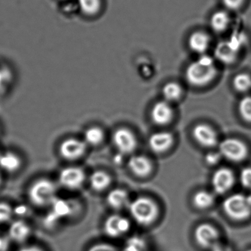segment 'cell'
I'll use <instances>...</instances> for the list:
<instances>
[{"label": "cell", "mask_w": 251, "mask_h": 251, "mask_svg": "<svg viewBox=\"0 0 251 251\" xmlns=\"http://www.w3.org/2000/svg\"><path fill=\"white\" fill-rule=\"evenodd\" d=\"M182 91L181 86L176 82H169L164 86L162 94L165 100L169 101H176L181 97Z\"/></svg>", "instance_id": "d4e9b609"}, {"label": "cell", "mask_w": 251, "mask_h": 251, "mask_svg": "<svg viewBox=\"0 0 251 251\" xmlns=\"http://www.w3.org/2000/svg\"><path fill=\"white\" fill-rule=\"evenodd\" d=\"M210 23L214 30L218 32H223L228 27L230 23V18L226 12H216L212 16Z\"/></svg>", "instance_id": "cb8c5ba5"}, {"label": "cell", "mask_w": 251, "mask_h": 251, "mask_svg": "<svg viewBox=\"0 0 251 251\" xmlns=\"http://www.w3.org/2000/svg\"><path fill=\"white\" fill-rule=\"evenodd\" d=\"M58 183L68 190H80L86 180V174L83 168L78 166L65 167L58 174Z\"/></svg>", "instance_id": "52a82bcc"}, {"label": "cell", "mask_w": 251, "mask_h": 251, "mask_svg": "<svg viewBox=\"0 0 251 251\" xmlns=\"http://www.w3.org/2000/svg\"><path fill=\"white\" fill-rule=\"evenodd\" d=\"M233 84L239 92H246L251 89V76L246 73L239 74L234 77Z\"/></svg>", "instance_id": "484cf974"}, {"label": "cell", "mask_w": 251, "mask_h": 251, "mask_svg": "<svg viewBox=\"0 0 251 251\" xmlns=\"http://www.w3.org/2000/svg\"><path fill=\"white\" fill-rule=\"evenodd\" d=\"M128 167L135 175L139 177L147 176L153 169L150 161L141 155L131 156L128 161Z\"/></svg>", "instance_id": "e0dca14e"}, {"label": "cell", "mask_w": 251, "mask_h": 251, "mask_svg": "<svg viewBox=\"0 0 251 251\" xmlns=\"http://www.w3.org/2000/svg\"><path fill=\"white\" fill-rule=\"evenodd\" d=\"M189 46L195 52L203 54L209 48V37L203 32H194L190 37Z\"/></svg>", "instance_id": "44dd1931"}, {"label": "cell", "mask_w": 251, "mask_h": 251, "mask_svg": "<svg viewBox=\"0 0 251 251\" xmlns=\"http://www.w3.org/2000/svg\"><path fill=\"white\" fill-rule=\"evenodd\" d=\"M173 137L168 131H159L154 133L149 139V146L153 151L162 153L166 151L172 146Z\"/></svg>", "instance_id": "9a60e30c"}, {"label": "cell", "mask_w": 251, "mask_h": 251, "mask_svg": "<svg viewBox=\"0 0 251 251\" xmlns=\"http://www.w3.org/2000/svg\"><path fill=\"white\" fill-rule=\"evenodd\" d=\"M239 112L243 120L251 123V97L242 99L239 103Z\"/></svg>", "instance_id": "83f0119b"}, {"label": "cell", "mask_w": 251, "mask_h": 251, "mask_svg": "<svg viewBox=\"0 0 251 251\" xmlns=\"http://www.w3.org/2000/svg\"><path fill=\"white\" fill-rule=\"evenodd\" d=\"M19 251H44L41 248L38 247V246H27V247L22 248Z\"/></svg>", "instance_id": "e575fe53"}, {"label": "cell", "mask_w": 251, "mask_h": 251, "mask_svg": "<svg viewBox=\"0 0 251 251\" xmlns=\"http://www.w3.org/2000/svg\"><path fill=\"white\" fill-rule=\"evenodd\" d=\"M104 131L100 127L92 126L88 127L84 131V141L85 144L91 147L100 146L104 140Z\"/></svg>", "instance_id": "7402d4cb"}, {"label": "cell", "mask_w": 251, "mask_h": 251, "mask_svg": "<svg viewBox=\"0 0 251 251\" xmlns=\"http://www.w3.org/2000/svg\"><path fill=\"white\" fill-rule=\"evenodd\" d=\"M240 181L243 187L251 189V168L247 167L240 173Z\"/></svg>", "instance_id": "f546056e"}, {"label": "cell", "mask_w": 251, "mask_h": 251, "mask_svg": "<svg viewBox=\"0 0 251 251\" xmlns=\"http://www.w3.org/2000/svg\"><path fill=\"white\" fill-rule=\"evenodd\" d=\"M112 178L110 176L103 171L93 172L88 178L90 187L95 192H103L110 186Z\"/></svg>", "instance_id": "ffe728a7"}, {"label": "cell", "mask_w": 251, "mask_h": 251, "mask_svg": "<svg viewBox=\"0 0 251 251\" xmlns=\"http://www.w3.org/2000/svg\"><path fill=\"white\" fill-rule=\"evenodd\" d=\"M81 10L88 16L97 14L101 7L100 0H78Z\"/></svg>", "instance_id": "4316f807"}, {"label": "cell", "mask_w": 251, "mask_h": 251, "mask_svg": "<svg viewBox=\"0 0 251 251\" xmlns=\"http://www.w3.org/2000/svg\"><path fill=\"white\" fill-rule=\"evenodd\" d=\"M211 251H225L224 249H221V246L219 247L216 248V249H212Z\"/></svg>", "instance_id": "d590c367"}, {"label": "cell", "mask_w": 251, "mask_h": 251, "mask_svg": "<svg viewBox=\"0 0 251 251\" xmlns=\"http://www.w3.org/2000/svg\"><path fill=\"white\" fill-rule=\"evenodd\" d=\"M22 159L19 155L13 151L0 153V170L7 174H15L21 169Z\"/></svg>", "instance_id": "2e32d148"}, {"label": "cell", "mask_w": 251, "mask_h": 251, "mask_svg": "<svg viewBox=\"0 0 251 251\" xmlns=\"http://www.w3.org/2000/svg\"><path fill=\"white\" fill-rule=\"evenodd\" d=\"M223 209L231 220L246 221L251 215V197L243 194L231 195L224 201Z\"/></svg>", "instance_id": "277c9868"}, {"label": "cell", "mask_w": 251, "mask_h": 251, "mask_svg": "<svg viewBox=\"0 0 251 251\" xmlns=\"http://www.w3.org/2000/svg\"><path fill=\"white\" fill-rule=\"evenodd\" d=\"M88 149L83 139L67 137L60 142L58 153L60 157L69 162H75L84 157Z\"/></svg>", "instance_id": "8992f818"}, {"label": "cell", "mask_w": 251, "mask_h": 251, "mask_svg": "<svg viewBox=\"0 0 251 251\" xmlns=\"http://www.w3.org/2000/svg\"><path fill=\"white\" fill-rule=\"evenodd\" d=\"M235 181L234 173L227 168H221L215 171L212 176V187L215 193L222 195L231 190Z\"/></svg>", "instance_id": "8fae6325"}, {"label": "cell", "mask_w": 251, "mask_h": 251, "mask_svg": "<svg viewBox=\"0 0 251 251\" xmlns=\"http://www.w3.org/2000/svg\"><path fill=\"white\" fill-rule=\"evenodd\" d=\"M196 243L205 249H216L221 246V235L219 230L210 224H200L194 231Z\"/></svg>", "instance_id": "5b68a950"}, {"label": "cell", "mask_w": 251, "mask_h": 251, "mask_svg": "<svg viewBox=\"0 0 251 251\" xmlns=\"http://www.w3.org/2000/svg\"><path fill=\"white\" fill-rule=\"evenodd\" d=\"M221 156L234 162L244 160L248 156L247 146L241 140L236 138H227L220 143Z\"/></svg>", "instance_id": "ba28073f"}, {"label": "cell", "mask_w": 251, "mask_h": 251, "mask_svg": "<svg viewBox=\"0 0 251 251\" xmlns=\"http://www.w3.org/2000/svg\"><path fill=\"white\" fill-rule=\"evenodd\" d=\"M13 207L6 202H0V224H5L11 220L13 217Z\"/></svg>", "instance_id": "f1b7e54d"}, {"label": "cell", "mask_w": 251, "mask_h": 251, "mask_svg": "<svg viewBox=\"0 0 251 251\" xmlns=\"http://www.w3.org/2000/svg\"><path fill=\"white\" fill-rule=\"evenodd\" d=\"M105 234L112 238L122 237L131 229V222L120 215H112L106 218L103 226Z\"/></svg>", "instance_id": "9c48e42d"}, {"label": "cell", "mask_w": 251, "mask_h": 251, "mask_svg": "<svg viewBox=\"0 0 251 251\" xmlns=\"http://www.w3.org/2000/svg\"><path fill=\"white\" fill-rule=\"evenodd\" d=\"M2 184V176H1V172H0V187Z\"/></svg>", "instance_id": "8d00e7d4"}, {"label": "cell", "mask_w": 251, "mask_h": 251, "mask_svg": "<svg viewBox=\"0 0 251 251\" xmlns=\"http://www.w3.org/2000/svg\"><path fill=\"white\" fill-rule=\"evenodd\" d=\"M1 245H2V243H1V240H0V247H1Z\"/></svg>", "instance_id": "74e56055"}, {"label": "cell", "mask_w": 251, "mask_h": 251, "mask_svg": "<svg viewBox=\"0 0 251 251\" xmlns=\"http://www.w3.org/2000/svg\"><path fill=\"white\" fill-rule=\"evenodd\" d=\"M223 1L224 4L228 9L237 10L243 5L245 0H223Z\"/></svg>", "instance_id": "d6a6232c"}, {"label": "cell", "mask_w": 251, "mask_h": 251, "mask_svg": "<svg viewBox=\"0 0 251 251\" xmlns=\"http://www.w3.org/2000/svg\"><path fill=\"white\" fill-rule=\"evenodd\" d=\"M7 81H8L7 74L4 71L0 70V91L5 86Z\"/></svg>", "instance_id": "836d02e7"}, {"label": "cell", "mask_w": 251, "mask_h": 251, "mask_svg": "<svg viewBox=\"0 0 251 251\" xmlns=\"http://www.w3.org/2000/svg\"><path fill=\"white\" fill-rule=\"evenodd\" d=\"M221 154L217 152H210V153L206 154V161L208 164L211 165H215L220 162L221 159Z\"/></svg>", "instance_id": "1f68e13d"}, {"label": "cell", "mask_w": 251, "mask_h": 251, "mask_svg": "<svg viewBox=\"0 0 251 251\" xmlns=\"http://www.w3.org/2000/svg\"><path fill=\"white\" fill-rule=\"evenodd\" d=\"M251 251V249H250V250H248V251Z\"/></svg>", "instance_id": "f35d334b"}, {"label": "cell", "mask_w": 251, "mask_h": 251, "mask_svg": "<svg viewBox=\"0 0 251 251\" xmlns=\"http://www.w3.org/2000/svg\"><path fill=\"white\" fill-rule=\"evenodd\" d=\"M193 134L195 140L204 147L212 148L218 144V134L210 126L204 124L195 126Z\"/></svg>", "instance_id": "7c38bea8"}, {"label": "cell", "mask_w": 251, "mask_h": 251, "mask_svg": "<svg viewBox=\"0 0 251 251\" xmlns=\"http://www.w3.org/2000/svg\"><path fill=\"white\" fill-rule=\"evenodd\" d=\"M106 201L110 207L116 210L127 207L131 203L128 193L122 189L111 190L108 193Z\"/></svg>", "instance_id": "ac0fdd59"}, {"label": "cell", "mask_w": 251, "mask_h": 251, "mask_svg": "<svg viewBox=\"0 0 251 251\" xmlns=\"http://www.w3.org/2000/svg\"><path fill=\"white\" fill-rule=\"evenodd\" d=\"M88 251H118L114 246L108 243H97L89 248Z\"/></svg>", "instance_id": "4dcf8cb0"}, {"label": "cell", "mask_w": 251, "mask_h": 251, "mask_svg": "<svg viewBox=\"0 0 251 251\" xmlns=\"http://www.w3.org/2000/svg\"><path fill=\"white\" fill-rule=\"evenodd\" d=\"M128 208L133 219L143 226L152 225L159 218V206L150 198H137L130 203Z\"/></svg>", "instance_id": "3957f363"}, {"label": "cell", "mask_w": 251, "mask_h": 251, "mask_svg": "<svg viewBox=\"0 0 251 251\" xmlns=\"http://www.w3.org/2000/svg\"><path fill=\"white\" fill-rule=\"evenodd\" d=\"M193 204L198 209H206L215 203V197L212 193L205 190H200L194 195Z\"/></svg>", "instance_id": "603a6c76"}, {"label": "cell", "mask_w": 251, "mask_h": 251, "mask_svg": "<svg viewBox=\"0 0 251 251\" xmlns=\"http://www.w3.org/2000/svg\"><path fill=\"white\" fill-rule=\"evenodd\" d=\"M239 47L240 44L234 40L221 43L215 50V56L222 63L230 64L237 58Z\"/></svg>", "instance_id": "4fadbf2b"}, {"label": "cell", "mask_w": 251, "mask_h": 251, "mask_svg": "<svg viewBox=\"0 0 251 251\" xmlns=\"http://www.w3.org/2000/svg\"><path fill=\"white\" fill-rule=\"evenodd\" d=\"M112 140L115 147L123 154L132 153L137 148V138L128 128H118L113 133Z\"/></svg>", "instance_id": "30bf717a"}, {"label": "cell", "mask_w": 251, "mask_h": 251, "mask_svg": "<svg viewBox=\"0 0 251 251\" xmlns=\"http://www.w3.org/2000/svg\"><path fill=\"white\" fill-rule=\"evenodd\" d=\"M31 229L29 226L24 221H14L9 228V236L16 243H24L30 235Z\"/></svg>", "instance_id": "d6986e66"}, {"label": "cell", "mask_w": 251, "mask_h": 251, "mask_svg": "<svg viewBox=\"0 0 251 251\" xmlns=\"http://www.w3.org/2000/svg\"><path fill=\"white\" fill-rule=\"evenodd\" d=\"M173 112L169 102L161 101L156 103L151 110L153 122L158 125H165L170 122Z\"/></svg>", "instance_id": "5bb4252c"}, {"label": "cell", "mask_w": 251, "mask_h": 251, "mask_svg": "<svg viewBox=\"0 0 251 251\" xmlns=\"http://www.w3.org/2000/svg\"><path fill=\"white\" fill-rule=\"evenodd\" d=\"M217 75L215 62L212 57L203 55L192 63L186 71V78L194 86H204L213 80Z\"/></svg>", "instance_id": "7a4b0ae2"}, {"label": "cell", "mask_w": 251, "mask_h": 251, "mask_svg": "<svg viewBox=\"0 0 251 251\" xmlns=\"http://www.w3.org/2000/svg\"><path fill=\"white\" fill-rule=\"evenodd\" d=\"M57 187L56 182L48 178H37L28 188L29 201L38 207L52 206L57 200Z\"/></svg>", "instance_id": "6da1fadb"}]
</instances>
